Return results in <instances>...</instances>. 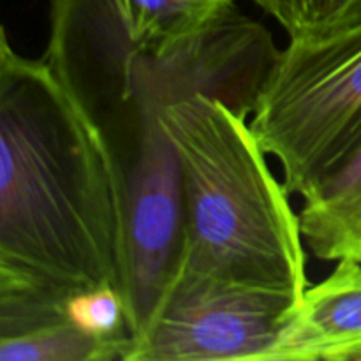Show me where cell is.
Returning <instances> with one entry per match:
<instances>
[{
	"label": "cell",
	"instance_id": "obj_7",
	"mask_svg": "<svg viewBox=\"0 0 361 361\" xmlns=\"http://www.w3.org/2000/svg\"><path fill=\"white\" fill-rule=\"evenodd\" d=\"M233 0H51L41 56L53 71L76 69L200 30Z\"/></svg>",
	"mask_w": 361,
	"mask_h": 361
},
{
	"label": "cell",
	"instance_id": "obj_8",
	"mask_svg": "<svg viewBox=\"0 0 361 361\" xmlns=\"http://www.w3.org/2000/svg\"><path fill=\"white\" fill-rule=\"evenodd\" d=\"M361 361V261L309 286L263 361Z\"/></svg>",
	"mask_w": 361,
	"mask_h": 361
},
{
	"label": "cell",
	"instance_id": "obj_6",
	"mask_svg": "<svg viewBox=\"0 0 361 361\" xmlns=\"http://www.w3.org/2000/svg\"><path fill=\"white\" fill-rule=\"evenodd\" d=\"M298 302L185 268L130 361H263Z\"/></svg>",
	"mask_w": 361,
	"mask_h": 361
},
{
	"label": "cell",
	"instance_id": "obj_4",
	"mask_svg": "<svg viewBox=\"0 0 361 361\" xmlns=\"http://www.w3.org/2000/svg\"><path fill=\"white\" fill-rule=\"evenodd\" d=\"M284 187L305 197L361 147V23L289 39L249 118Z\"/></svg>",
	"mask_w": 361,
	"mask_h": 361
},
{
	"label": "cell",
	"instance_id": "obj_12",
	"mask_svg": "<svg viewBox=\"0 0 361 361\" xmlns=\"http://www.w3.org/2000/svg\"><path fill=\"white\" fill-rule=\"evenodd\" d=\"M66 319L106 341H134L123 296L113 286L85 289L67 300Z\"/></svg>",
	"mask_w": 361,
	"mask_h": 361
},
{
	"label": "cell",
	"instance_id": "obj_2",
	"mask_svg": "<svg viewBox=\"0 0 361 361\" xmlns=\"http://www.w3.org/2000/svg\"><path fill=\"white\" fill-rule=\"evenodd\" d=\"M159 122L182 171L187 270L302 298L309 281L300 217L249 118L194 95L166 108Z\"/></svg>",
	"mask_w": 361,
	"mask_h": 361
},
{
	"label": "cell",
	"instance_id": "obj_1",
	"mask_svg": "<svg viewBox=\"0 0 361 361\" xmlns=\"http://www.w3.org/2000/svg\"><path fill=\"white\" fill-rule=\"evenodd\" d=\"M126 176L94 120L42 59L0 44V338L66 319L113 286L126 302Z\"/></svg>",
	"mask_w": 361,
	"mask_h": 361
},
{
	"label": "cell",
	"instance_id": "obj_5",
	"mask_svg": "<svg viewBox=\"0 0 361 361\" xmlns=\"http://www.w3.org/2000/svg\"><path fill=\"white\" fill-rule=\"evenodd\" d=\"M123 176L126 307L136 351L150 334L189 257L182 171L175 147L161 122L145 133L136 154L123 166Z\"/></svg>",
	"mask_w": 361,
	"mask_h": 361
},
{
	"label": "cell",
	"instance_id": "obj_10",
	"mask_svg": "<svg viewBox=\"0 0 361 361\" xmlns=\"http://www.w3.org/2000/svg\"><path fill=\"white\" fill-rule=\"evenodd\" d=\"M134 341H106L69 321L0 338V361H130Z\"/></svg>",
	"mask_w": 361,
	"mask_h": 361
},
{
	"label": "cell",
	"instance_id": "obj_3",
	"mask_svg": "<svg viewBox=\"0 0 361 361\" xmlns=\"http://www.w3.org/2000/svg\"><path fill=\"white\" fill-rule=\"evenodd\" d=\"M281 49L236 0L200 30L55 73L123 166L169 106L208 95L250 118Z\"/></svg>",
	"mask_w": 361,
	"mask_h": 361
},
{
	"label": "cell",
	"instance_id": "obj_9",
	"mask_svg": "<svg viewBox=\"0 0 361 361\" xmlns=\"http://www.w3.org/2000/svg\"><path fill=\"white\" fill-rule=\"evenodd\" d=\"M305 247L323 261H361V147L338 171L303 197Z\"/></svg>",
	"mask_w": 361,
	"mask_h": 361
},
{
	"label": "cell",
	"instance_id": "obj_11",
	"mask_svg": "<svg viewBox=\"0 0 361 361\" xmlns=\"http://www.w3.org/2000/svg\"><path fill=\"white\" fill-rule=\"evenodd\" d=\"M270 14L289 39L323 35L361 23V0H250Z\"/></svg>",
	"mask_w": 361,
	"mask_h": 361
}]
</instances>
